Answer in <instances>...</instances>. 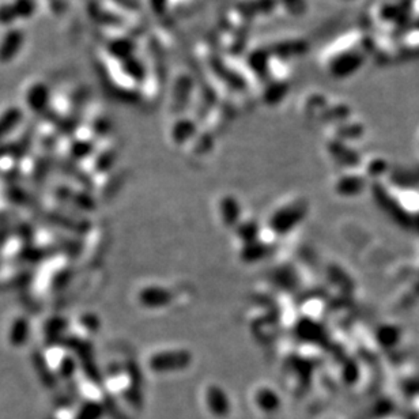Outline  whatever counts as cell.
<instances>
[{"instance_id":"6da1fadb","label":"cell","mask_w":419,"mask_h":419,"mask_svg":"<svg viewBox=\"0 0 419 419\" xmlns=\"http://www.w3.org/2000/svg\"><path fill=\"white\" fill-rule=\"evenodd\" d=\"M102 411H104V407H101V404L94 401H88L76 413L75 419H100L102 415Z\"/></svg>"}]
</instances>
